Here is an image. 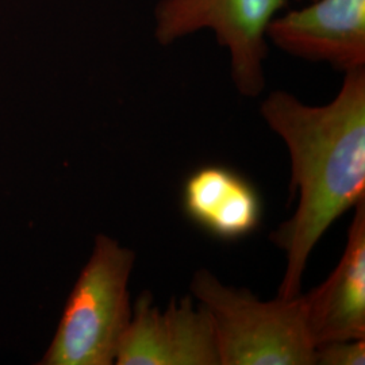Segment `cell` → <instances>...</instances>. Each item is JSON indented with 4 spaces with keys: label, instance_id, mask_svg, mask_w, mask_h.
Segmentation results:
<instances>
[{
    "label": "cell",
    "instance_id": "5b68a950",
    "mask_svg": "<svg viewBox=\"0 0 365 365\" xmlns=\"http://www.w3.org/2000/svg\"><path fill=\"white\" fill-rule=\"evenodd\" d=\"M118 365H221L209 314L192 295L161 310L143 292L118 348Z\"/></svg>",
    "mask_w": 365,
    "mask_h": 365
},
{
    "label": "cell",
    "instance_id": "30bf717a",
    "mask_svg": "<svg viewBox=\"0 0 365 365\" xmlns=\"http://www.w3.org/2000/svg\"><path fill=\"white\" fill-rule=\"evenodd\" d=\"M294 1H297V3H300V4H302V3H306V1H310V0H294Z\"/></svg>",
    "mask_w": 365,
    "mask_h": 365
},
{
    "label": "cell",
    "instance_id": "7a4b0ae2",
    "mask_svg": "<svg viewBox=\"0 0 365 365\" xmlns=\"http://www.w3.org/2000/svg\"><path fill=\"white\" fill-rule=\"evenodd\" d=\"M191 295L209 314L221 365L315 364L302 294L262 302L200 269Z\"/></svg>",
    "mask_w": 365,
    "mask_h": 365
},
{
    "label": "cell",
    "instance_id": "9c48e42d",
    "mask_svg": "<svg viewBox=\"0 0 365 365\" xmlns=\"http://www.w3.org/2000/svg\"><path fill=\"white\" fill-rule=\"evenodd\" d=\"M314 363L318 365H364L365 339L333 341L315 346Z\"/></svg>",
    "mask_w": 365,
    "mask_h": 365
},
{
    "label": "cell",
    "instance_id": "3957f363",
    "mask_svg": "<svg viewBox=\"0 0 365 365\" xmlns=\"http://www.w3.org/2000/svg\"><path fill=\"white\" fill-rule=\"evenodd\" d=\"M135 253L99 235L78 274L42 365L115 364L118 348L130 322L129 280Z\"/></svg>",
    "mask_w": 365,
    "mask_h": 365
},
{
    "label": "cell",
    "instance_id": "8992f818",
    "mask_svg": "<svg viewBox=\"0 0 365 365\" xmlns=\"http://www.w3.org/2000/svg\"><path fill=\"white\" fill-rule=\"evenodd\" d=\"M268 42L292 57L344 73L365 66V0H310L276 15Z\"/></svg>",
    "mask_w": 365,
    "mask_h": 365
},
{
    "label": "cell",
    "instance_id": "52a82bcc",
    "mask_svg": "<svg viewBox=\"0 0 365 365\" xmlns=\"http://www.w3.org/2000/svg\"><path fill=\"white\" fill-rule=\"evenodd\" d=\"M314 348L365 339V199L354 206L344 255L327 280L303 295Z\"/></svg>",
    "mask_w": 365,
    "mask_h": 365
},
{
    "label": "cell",
    "instance_id": "6da1fadb",
    "mask_svg": "<svg viewBox=\"0 0 365 365\" xmlns=\"http://www.w3.org/2000/svg\"><path fill=\"white\" fill-rule=\"evenodd\" d=\"M336 98L324 106L272 91L260 105L269 129L287 146L298 207L272 242L286 252L279 298L300 295L310 255L333 222L365 199V66L344 73Z\"/></svg>",
    "mask_w": 365,
    "mask_h": 365
},
{
    "label": "cell",
    "instance_id": "277c9868",
    "mask_svg": "<svg viewBox=\"0 0 365 365\" xmlns=\"http://www.w3.org/2000/svg\"><path fill=\"white\" fill-rule=\"evenodd\" d=\"M289 0H160L155 7L153 36L161 46L210 30L229 53L230 76L245 98L264 91L267 30Z\"/></svg>",
    "mask_w": 365,
    "mask_h": 365
},
{
    "label": "cell",
    "instance_id": "ba28073f",
    "mask_svg": "<svg viewBox=\"0 0 365 365\" xmlns=\"http://www.w3.org/2000/svg\"><path fill=\"white\" fill-rule=\"evenodd\" d=\"M182 209L199 227L225 241L252 235L262 218L257 190L223 165H206L188 176L182 187Z\"/></svg>",
    "mask_w": 365,
    "mask_h": 365
}]
</instances>
